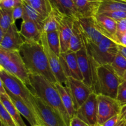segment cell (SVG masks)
Returning <instances> with one entry per match:
<instances>
[{
  "label": "cell",
  "instance_id": "1",
  "mask_svg": "<svg viewBox=\"0 0 126 126\" xmlns=\"http://www.w3.org/2000/svg\"><path fill=\"white\" fill-rule=\"evenodd\" d=\"M19 52L30 74L41 75L54 84L57 82L41 42L25 40Z\"/></svg>",
  "mask_w": 126,
  "mask_h": 126
},
{
  "label": "cell",
  "instance_id": "2",
  "mask_svg": "<svg viewBox=\"0 0 126 126\" xmlns=\"http://www.w3.org/2000/svg\"><path fill=\"white\" fill-rule=\"evenodd\" d=\"M30 89L42 100L57 112L66 125L70 126L71 119L63 104L55 84L43 76L35 74H30Z\"/></svg>",
  "mask_w": 126,
  "mask_h": 126
},
{
  "label": "cell",
  "instance_id": "3",
  "mask_svg": "<svg viewBox=\"0 0 126 126\" xmlns=\"http://www.w3.org/2000/svg\"><path fill=\"white\" fill-rule=\"evenodd\" d=\"M92 63L94 67V93L116 99L119 86L124 80L114 72L110 64L97 65Z\"/></svg>",
  "mask_w": 126,
  "mask_h": 126
},
{
  "label": "cell",
  "instance_id": "4",
  "mask_svg": "<svg viewBox=\"0 0 126 126\" xmlns=\"http://www.w3.org/2000/svg\"><path fill=\"white\" fill-rule=\"evenodd\" d=\"M82 31V30H81ZM82 43L92 62L97 65L111 64L118 54L116 43L110 38H104L98 44L90 41L82 32Z\"/></svg>",
  "mask_w": 126,
  "mask_h": 126
},
{
  "label": "cell",
  "instance_id": "5",
  "mask_svg": "<svg viewBox=\"0 0 126 126\" xmlns=\"http://www.w3.org/2000/svg\"><path fill=\"white\" fill-rule=\"evenodd\" d=\"M0 66L31 87L30 73L19 50H6L0 47Z\"/></svg>",
  "mask_w": 126,
  "mask_h": 126
},
{
  "label": "cell",
  "instance_id": "6",
  "mask_svg": "<svg viewBox=\"0 0 126 126\" xmlns=\"http://www.w3.org/2000/svg\"><path fill=\"white\" fill-rule=\"evenodd\" d=\"M0 81L3 83L6 90L9 91L12 94L23 99L36 114L33 92L23 81L10 73L7 72L1 66Z\"/></svg>",
  "mask_w": 126,
  "mask_h": 126
},
{
  "label": "cell",
  "instance_id": "7",
  "mask_svg": "<svg viewBox=\"0 0 126 126\" xmlns=\"http://www.w3.org/2000/svg\"><path fill=\"white\" fill-rule=\"evenodd\" d=\"M33 94L36 115L38 118L41 126H68L57 112L42 100L33 92Z\"/></svg>",
  "mask_w": 126,
  "mask_h": 126
},
{
  "label": "cell",
  "instance_id": "8",
  "mask_svg": "<svg viewBox=\"0 0 126 126\" xmlns=\"http://www.w3.org/2000/svg\"><path fill=\"white\" fill-rule=\"evenodd\" d=\"M98 124H102L120 113L121 105L115 98L103 95H97Z\"/></svg>",
  "mask_w": 126,
  "mask_h": 126
},
{
  "label": "cell",
  "instance_id": "9",
  "mask_svg": "<svg viewBox=\"0 0 126 126\" xmlns=\"http://www.w3.org/2000/svg\"><path fill=\"white\" fill-rule=\"evenodd\" d=\"M65 86L71 94L76 111L87 100L90 95L93 93L92 90L83 81L73 78H67Z\"/></svg>",
  "mask_w": 126,
  "mask_h": 126
},
{
  "label": "cell",
  "instance_id": "10",
  "mask_svg": "<svg viewBox=\"0 0 126 126\" xmlns=\"http://www.w3.org/2000/svg\"><path fill=\"white\" fill-rule=\"evenodd\" d=\"M91 126L98 124L97 95L92 93L87 100L76 111V116Z\"/></svg>",
  "mask_w": 126,
  "mask_h": 126
},
{
  "label": "cell",
  "instance_id": "11",
  "mask_svg": "<svg viewBox=\"0 0 126 126\" xmlns=\"http://www.w3.org/2000/svg\"><path fill=\"white\" fill-rule=\"evenodd\" d=\"M54 11L58 20V32L59 33L61 46V54L68 51L70 42L73 32L74 21L75 19L62 14L55 10Z\"/></svg>",
  "mask_w": 126,
  "mask_h": 126
},
{
  "label": "cell",
  "instance_id": "12",
  "mask_svg": "<svg viewBox=\"0 0 126 126\" xmlns=\"http://www.w3.org/2000/svg\"><path fill=\"white\" fill-rule=\"evenodd\" d=\"M41 43L43 45V49L46 54L49 65L51 68L53 74L55 76L58 82L65 85V82L67 81V78L64 74L63 71L62 66L60 63V57L57 55L50 49L49 44H48L47 39V33L43 32L41 39Z\"/></svg>",
  "mask_w": 126,
  "mask_h": 126
},
{
  "label": "cell",
  "instance_id": "13",
  "mask_svg": "<svg viewBox=\"0 0 126 126\" xmlns=\"http://www.w3.org/2000/svg\"><path fill=\"white\" fill-rule=\"evenodd\" d=\"M60 60L63 71L66 78H73L83 81V77L80 71L76 52L69 50L60 55Z\"/></svg>",
  "mask_w": 126,
  "mask_h": 126
},
{
  "label": "cell",
  "instance_id": "14",
  "mask_svg": "<svg viewBox=\"0 0 126 126\" xmlns=\"http://www.w3.org/2000/svg\"><path fill=\"white\" fill-rule=\"evenodd\" d=\"M76 55L80 71L83 77V82L92 90L94 67L84 46L76 52Z\"/></svg>",
  "mask_w": 126,
  "mask_h": 126
},
{
  "label": "cell",
  "instance_id": "15",
  "mask_svg": "<svg viewBox=\"0 0 126 126\" xmlns=\"http://www.w3.org/2000/svg\"><path fill=\"white\" fill-rule=\"evenodd\" d=\"M78 20L81 26L82 33L90 41L98 44L103 40V38H105L98 30L95 17H81Z\"/></svg>",
  "mask_w": 126,
  "mask_h": 126
},
{
  "label": "cell",
  "instance_id": "16",
  "mask_svg": "<svg viewBox=\"0 0 126 126\" xmlns=\"http://www.w3.org/2000/svg\"><path fill=\"white\" fill-rule=\"evenodd\" d=\"M25 41L15 23L9 27L3 39L0 41V47L6 50H19Z\"/></svg>",
  "mask_w": 126,
  "mask_h": 126
},
{
  "label": "cell",
  "instance_id": "17",
  "mask_svg": "<svg viewBox=\"0 0 126 126\" xmlns=\"http://www.w3.org/2000/svg\"><path fill=\"white\" fill-rule=\"evenodd\" d=\"M7 95H9V98L12 100V103L16 107L17 110L19 111L21 115L24 117L27 121L32 126H41L40 123L38 120V118L34 114V112L30 108V107L27 105V103L25 102L23 99H22L20 97L12 94V93L6 90Z\"/></svg>",
  "mask_w": 126,
  "mask_h": 126
},
{
  "label": "cell",
  "instance_id": "18",
  "mask_svg": "<svg viewBox=\"0 0 126 126\" xmlns=\"http://www.w3.org/2000/svg\"><path fill=\"white\" fill-rule=\"evenodd\" d=\"M95 17L100 32L103 36L116 43V34L117 32V21L103 14H99Z\"/></svg>",
  "mask_w": 126,
  "mask_h": 126
},
{
  "label": "cell",
  "instance_id": "19",
  "mask_svg": "<svg viewBox=\"0 0 126 126\" xmlns=\"http://www.w3.org/2000/svg\"><path fill=\"white\" fill-rule=\"evenodd\" d=\"M105 0H77L76 9L81 17H94L98 14L100 7Z\"/></svg>",
  "mask_w": 126,
  "mask_h": 126
},
{
  "label": "cell",
  "instance_id": "20",
  "mask_svg": "<svg viewBox=\"0 0 126 126\" xmlns=\"http://www.w3.org/2000/svg\"><path fill=\"white\" fill-rule=\"evenodd\" d=\"M49 1L52 10L75 20L81 18L75 3L72 0H49Z\"/></svg>",
  "mask_w": 126,
  "mask_h": 126
},
{
  "label": "cell",
  "instance_id": "21",
  "mask_svg": "<svg viewBox=\"0 0 126 126\" xmlns=\"http://www.w3.org/2000/svg\"><path fill=\"white\" fill-rule=\"evenodd\" d=\"M20 33L25 40L41 42L43 32L38 26L30 20H22Z\"/></svg>",
  "mask_w": 126,
  "mask_h": 126
},
{
  "label": "cell",
  "instance_id": "22",
  "mask_svg": "<svg viewBox=\"0 0 126 126\" xmlns=\"http://www.w3.org/2000/svg\"><path fill=\"white\" fill-rule=\"evenodd\" d=\"M0 103L6 108L7 111L15 121L17 126H27L23 121L22 115L12 103L7 92L6 94H0Z\"/></svg>",
  "mask_w": 126,
  "mask_h": 126
},
{
  "label": "cell",
  "instance_id": "23",
  "mask_svg": "<svg viewBox=\"0 0 126 126\" xmlns=\"http://www.w3.org/2000/svg\"><path fill=\"white\" fill-rule=\"evenodd\" d=\"M55 85L59 91L64 107L66 108L71 119H72L76 116V111L75 108L73 101L68 89L65 85L60 82H56Z\"/></svg>",
  "mask_w": 126,
  "mask_h": 126
},
{
  "label": "cell",
  "instance_id": "24",
  "mask_svg": "<svg viewBox=\"0 0 126 126\" xmlns=\"http://www.w3.org/2000/svg\"><path fill=\"white\" fill-rule=\"evenodd\" d=\"M24 13L22 17V20H30L34 22L38 28L41 31L44 32V23H45L46 17H43L37 11H36L30 4L27 2H23V3Z\"/></svg>",
  "mask_w": 126,
  "mask_h": 126
},
{
  "label": "cell",
  "instance_id": "25",
  "mask_svg": "<svg viewBox=\"0 0 126 126\" xmlns=\"http://www.w3.org/2000/svg\"><path fill=\"white\" fill-rule=\"evenodd\" d=\"M83 47L82 34L81 26L78 20H75L73 27V32L70 42L69 50L77 52Z\"/></svg>",
  "mask_w": 126,
  "mask_h": 126
},
{
  "label": "cell",
  "instance_id": "26",
  "mask_svg": "<svg viewBox=\"0 0 126 126\" xmlns=\"http://www.w3.org/2000/svg\"><path fill=\"white\" fill-rule=\"evenodd\" d=\"M113 11L126 12V2L121 0H105L100 7L98 14Z\"/></svg>",
  "mask_w": 126,
  "mask_h": 126
},
{
  "label": "cell",
  "instance_id": "27",
  "mask_svg": "<svg viewBox=\"0 0 126 126\" xmlns=\"http://www.w3.org/2000/svg\"><path fill=\"white\" fill-rule=\"evenodd\" d=\"M27 2L46 18L52 10L49 0H28Z\"/></svg>",
  "mask_w": 126,
  "mask_h": 126
},
{
  "label": "cell",
  "instance_id": "28",
  "mask_svg": "<svg viewBox=\"0 0 126 126\" xmlns=\"http://www.w3.org/2000/svg\"><path fill=\"white\" fill-rule=\"evenodd\" d=\"M114 72L119 77L123 79L126 72V59L121 54L118 53L113 62L110 64Z\"/></svg>",
  "mask_w": 126,
  "mask_h": 126
},
{
  "label": "cell",
  "instance_id": "29",
  "mask_svg": "<svg viewBox=\"0 0 126 126\" xmlns=\"http://www.w3.org/2000/svg\"><path fill=\"white\" fill-rule=\"evenodd\" d=\"M13 9L1 8L0 7V28L7 32L9 27L16 22L14 21L12 16Z\"/></svg>",
  "mask_w": 126,
  "mask_h": 126
},
{
  "label": "cell",
  "instance_id": "30",
  "mask_svg": "<svg viewBox=\"0 0 126 126\" xmlns=\"http://www.w3.org/2000/svg\"><path fill=\"white\" fill-rule=\"evenodd\" d=\"M47 39L51 50L57 55L60 57L61 54V46H60V36L58 30L47 33Z\"/></svg>",
  "mask_w": 126,
  "mask_h": 126
},
{
  "label": "cell",
  "instance_id": "31",
  "mask_svg": "<svg viewBox=\"0 0 126 126\" xmlns=\"http://www.w3.org/2000/svg\"><path fill=\"white\" fill-rule=\"evenodd\" d=\"M57 30H58V20L55 12L52 10L51 12L46 18L44 32L48 33Z\"/></svg>",
  "mask_w": 126,
  "mask_h": 126
},
{
  "label": "cell",
  "instance_id": "32",
  "mask_svg": "<svg viewBox=\"0 0 126 126\" xmlns=\"http://www.w3.org/2000/svg\"><path fill=\"white\" fill-rule=\"evenodd\" d=\"M0 121L4 126H17L9 113L1 103H0Z\"/></svg>",
  "mask_w": 126,
  "mask_h": 126
},
{
  "label": "cell",
  "instance_id": "33",
  "mask_svg": "<svg viewBox=\"0 0 126 126\" xmlns=\"http://www.w3.org/2000/svg\"><path fill=\"white\" fill-rule=\"evenodd\" d=\"M116 100L121 107L126 105V81H123L119 86Z\"/></svg>",
  "mask_w": 126,
  "mask_h": 126
},
{
  "label": "cell",
  "instance_id": "34",
  "mask_svg": "<svg viewBox=\"0 0 126 126\" xmlns=\"http://www.w3.org/2000/svg\"><path fill=\"white\" fill-rule=\"evenodd\" d=\"M22 0H2L0 1V7L7 9H13L16 7L23 4Z\"/></svg>",
  "mask_w": 126,
  "mask_h": 126
},
{
  "label": "cell",
  "instance_id": "35",
  "mask_svg": "<svg viewBox=\"0 0 126 126\" xmlns=\"http://www.w3.org/2000/svg\"><path fill=\"white\" fill-rule=\"evenodd\" d=\"M102 14L116 20V21L126 18V12L125 11H113V12H105Z\"/></svg>",
  "mask_w": 126,
  "mask_h": 126
},
{
  "label": "cell",
  "instance_id": "36",
  "mask_svg": "<svg viewBox=\"0 0 126 126\" xmlns=\"http://www.w3.org/2000/svg\"><path fill=\"white\" fill-rule=\"evenodd\" d=\"M24 13V9H23V4L16 7L13 9L12 11V16H13L14 21L16 22L17 20L22 18Z\"/></svg>",
  "mask_w": 126,
  "mask_h": 126
},
{
  "label": "cell",
  "instance_id": "37",
  "mask_svg": "<svg viewBox=\"0 0 126 126\" xmlns=\"http://www.w3.org/2000/svg\"><path fill=\"white\" fill-rule=\"evenodd\" d=\"M121 121L120 120L119 114H117L107 120L105 123L102 124V126H118Z\"/></svg>",
  "mask_w": 126,
  "mask_h": 126
},
{
  "label": "cell",
  "instance_id": "38",
  "mask_svg": "<svg viewBox=\"0 0 126 126\" xmlns=\"http://www.w3.org/2000/svg\"><path fill=\"white\" fill-rule=\"evenodd\" d=\"M126 32V18L117 21V32L120 34H124Z\"/></svg>",
  "mask_w": 126,
  "mask_h": 126
},
{
  "label": "cell",
  "instance_id": "39",
  "mask_svg": "<svg viewBox=\"0 0 126 126\" xmlns=\"http://www.w3.org/2000/svg\"><path fill=\"white\" fill-rule=\"evenodd\" d=\"M70 126H91L88 124L86 123L78 118V117L75 116L71 120V123H70Z\"/></svg>",
  "mask_w": 126,
  "mask_h": 126
},
{
  "label": "cell",
  "instance_id": "40",
  "mask_svg": "<svg viewBox=\"0 0 126 126\" xmlns=\"http://www.w3.org/2000/svg\"><path fill=\"white\" fill-rule=\"evenodd\" d=\"M116 43L119 45L126 46V36L124 34H120L116 33Z\"/></svg>",
  "mask_w": 126,
  "mask_h": 126
},
{
  "label": "cell",
  "instance_id": "41",
  "mask_svg": "<svg viewBox=\"0 0 126 126\" xmlns=\"http://www.w3.org/2000/svg\"><path fill=\"white\" fill-rule=\"evenodd\" d=\"M120 120L126 122V105H123L121 108L120 113H119Z\"/></svg>",
  "mask_w": 126,
  "mask_h": 126
},
{
  "label": "cell",
  "instance_id": "42",
  "mask_svg": "<svg viewBox=\"0 0 126 126\" xmlns=\"http://www.w3.org/2000/svg\"><path fill=\"white\" fill-rule=\"evenodd\" d=\"M118 52H119V54H121L123 56H124L126 59V46H124L118 44Z\"/></svg>",
  "mask_w": 126,
  "mask_h": 126
},
{
  "label": "cell",
  "instance_id": "43",
  "mask_svg": "<svg viewBox=\"0 0 126 126\" xmlns=\"http://www.w3.org/2000/svg\"><path fill=\"white\" fill-rule=\"evenodd\" d=\"M6 31H4V30H2V28H0V41L2 40V39H3L4 36H5V34H6Z\"/></svg>",
  "mask_w": 126,
  "mask_h": 126
},
{
  "label": "cell",
  "instance_id": "44",
  "mask_svg": "<svg viewBox=\"0 0 126 126\" xmlns=\"http://www.w3.org/2000/svg\"><path fill=\"white\" fill-rule=\"evenodd\" d=\"M118 126H126V122L121 121L119 123V124H118Z\"/></svg>",
  "mask_w": 126,
  "mask_h": 126
},
{
  "label": "cell",
  "instance_id": "45",
  "mask_svg": "<svg viewBox=\"0 0 126 126\" xmlns=\"http://www.w3.org/2000/svg\"><path fill=\"white\" fill-rule=\"evenodd\" d=\"M123 80H124V81H126V72L125 75H124V77H123Z\"/></svg>",
  "mask_w": 126,
  "mask_h": 126
},
{
  "label": "cell",
  "instance_id": "46",
  "mask_svg": "<svg viewBox=\"0 0 126 126\" xmlns=\"http://www.w3.org/2000/svg\"><path fill=\"white\" fill-rule=\"evenodd\" d=\"M95 126H102V125H101V124H97Z\"/></svg>",
  "mask_w": 126,
  "mask_h": 126
},
{
  "label": "cell",
  "instance_id": "47",
  "mask_svg": "<svg viewBox=\"0 0 126 126\" xmlns=\"http://www.w3.org/2000/svg\"><path fill=\"white\" fill-rule=\"evenodd\" d=\"M22 1H23V2H27L28 0H22Z\"/></svg>",
  "mask_w": 126,
  "mask_h": 126
},
{
  "label": "cell",
  "instance_id": "48",
  "mask_svg": "<svg viewBox=\"0 0 126 126\" xmlns=\"http://www.w3.org/2000/svg\"><path fill=\"white\" fill-rule=\"evenodd\" d=\"M72 1H73V2H75H75H76V1H77V0H72Z\"/></svg>",
  "mask_w": 126,
  "mask_h": 126
},
{
  "label": "cell",
  "instance_id": "49",
  "mask_svg": "<svg viewBox=\"0 0 126 126\" xmlns=\"http://www.w3.org/2000/svg\"><path fill=\"white\" fill-rule=\"evenodd\" d=\"M121 1H125V2H126V0H121Z\"/></svg>",
  "mask_w": 126,
  "mask_h": 126
},
{
  "label": "cell",
  "instance_id": "50",
  "mask_svg": "<svg viewBox=\"0 0 126 126\" xmlns=\"http://www.w3.org/2000/svg\"><path fill=\"white\" fill-rule=\"evenodd\" d=\"M124 34H125V35H126V32H125V33H124Z\"/></svg>",
  "mask_w": 126,
  "mask_h": 126
},
{
  "label": "cell",
  "instance_id": "51",
  "mask_svg": "<svg viewBox=\"0 0 126 126\" xmlns=\"http://www.w3.org/2000/svg\"><path fill=\"white\" fill-rule=\"evenodd\" d=\"M1 126H4L3 125H2V124H1Z\"/></svg>",
  "mask_w": 126,
  "mask_h": 126
},
{
  "label": "cell",
  "instance_id": "52",
  "mask_svg": "<svg viewBox=\"0 0 126 126\" xmlns=\"http://www.w3.org/2000/svg\"></svg>",
  "mask_w": 126,
  "mask_h": 126
},
{
  "label": "cell",
  "instance_id": "53",
  "mask_svg": "<svg viewBox=\"0 0 126 126\" xmlns=\"http://www.w3.org/2000/svg\"><path fill=\"white\" fill-rule=\"evenodd\" d=\"M0 1H2V0H0Z\"/></svg>",
  "mask_w": 126,
  "mask_h": 126
}]
</instances>
